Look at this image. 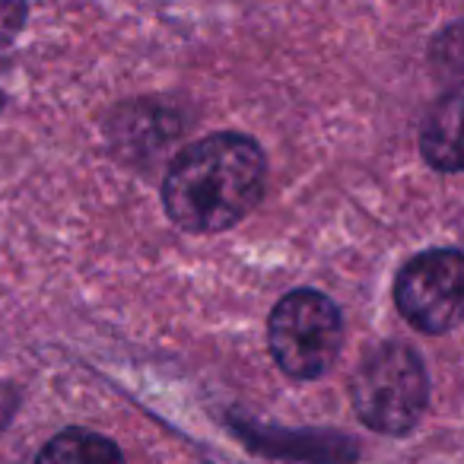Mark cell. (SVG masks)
<instances>
[{
    "instance_id": "obj_1",
    "label": "cell",
    "mask_w": 464,
    "mask_h": 464,
    "mask_svg": "<svg viewBox=\"0 0 464 464\" xmlns=\"http://www.w3.org/2000/svg\"><path fill=\"white\" fill-rule=\"evenodd\" d=\"M267 160L258 140L219 130L181 150L162 179V207L185 232H223L265 198Z\"/></svg>"
},
{
    "instance_id": "obj_2",
    "label": "cell",
    "mask_w": 464,
    "mask_h": 464,
    "mask_svg": "<svg viewBox=\"0 0 464 464\" xmlns=\"http://www.w3.org/2000/svg\"><path fill=\"white\" fill-rule=\"evenodd\" d=\"M350 401L369 430L382 436H407L430 401V379L420 353L401 341L379 343L356 366Z\"/></svg>"
},
{
    "instance_id": "obj_3",
    "label": "cell",
    "mask_w": 464,
    "mask_h": 464,
    "mask_svg": "<svg viewBox=\"0 0 464 464\" xmlns=\"http://www.w3.org/2000/svg\"><path fill=\"white\" fill-rule=\"evenodd\" d=\"M274 362L290 379L309 382L334 366L343 347V318L337 303L318 290H293L267 318Z\"/></svg>"
},
{
    "instance_id": "obj_4",
    "label": "cell",
    "mask_w": 464,
    "mask_h": 464,
    "mask_svg": "<svg viewBox=\"0 0 464 464\" xmlns=\"http://www.w3.org/2000/svg\"><path fill=\"white\" fill-rule=\"evenodd\" d=\"M464 258L458 248H430L411 258L394 280L401 318L423 334H445L461 318Z\"/></svg>"
},
{
    "instance_id": "obj_5",
    "label": "cell",
    "mask_w": 464,
    "mask_h": 464,
    "mask_svg": "<svg viewBox=\"0 0 464 464\" xmlns=\"http://www.w3.org/2000/svg\"><path fill=\"white\" fill-rule=\"evenodd\" d=\"M458 121H461V96L449 92L442 102L426 118L420 147L432 169L439 172H458L461 169V153H458Z\"/></svg>"
},
{
    "instance_id": "obj_6",
    "label": "cell",
    "mask_w": 464,
    "mask_h": 464,
    "mask_svg": "<svg viewBox=\"0 0 464 464\" xmlns=\"http://www.w3.org/2000/svg\"><path fill=\"white\" fill-rule=\"evenodd\" d=\"M35 464H124V455L109 436L90 430H64L39 451Z\"/></svg>"
},
{
    "instance_id": "obj_7",
    "label": "cell",
    "mask_w": 464,
    "mask_h": 464,
    "mask_svg": "<svg viewBox=\"0 0 464 464\" xmlns=\"http://www.w3.org/2000/svg\"><path fill=\"white\" fill-rule=\"evenodd\" d=\"M29 16V0H0V52L14 45Z\"/></svg>"
}]
</instances>
